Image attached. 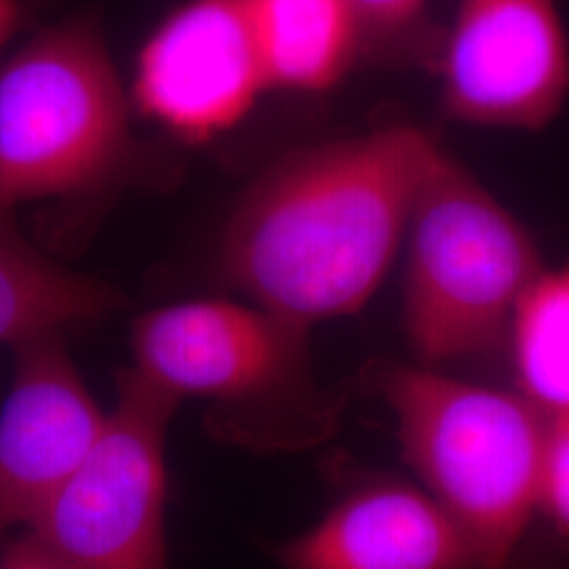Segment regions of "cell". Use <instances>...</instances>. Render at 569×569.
Masks as SVG:
<instances>
[{"instance_id": "obj_1", "label": "cell", "mask_w": 569, "mask_h": 569, "mask_svg": "<svg viewBox=\"0 0 569 569\" xmlns=\"http://www.w3.org/2000/svg\"><path fill=\"white\" fill-rule=\"evenodd\" d=\"M439 152L407 124L289 152L234 207L222 281L306 329L359 312L406 241Z\"/></svg>"}, {"instance_id": "obj_2", "label": "cell", "mask_w": 569, "mask_h": 569, "mask_svg": "<svg viewBox=\"0 0 569 569\" xmlns=\"http://www.w3.org/2000/svg\"><path fill=\"white\" fill-rule=\"evenodd\" d=\"M366 382L395 418L403 460L465 529L481 569H509L540 515L549 418L517 390L420 363H371Z\"/></svg>"}, {"instance_id": "obj_3", "label": "cell", "mask_w": 569, "mask_h": 569, "mask_svg": "<svg viewBox=\"0 0 569 569\" xmlns=\"http://www.w3.org/2000/svg\"><path fill=\"white\" fill-rule=\"evenodd\" d=\"M308 331L251 302L186 300L133 321V369L180 401H211L224 441L300 451L340 422L338 399L315 380Z\"/></svg>"}, {"instance_id": "obj_4", "label": "cell", "mask_w": 569, "mask_h": 569, "mask_svg": "<svg viewBox=\"0 0 569 569\" xmlns=\"http://www.w3.org/2000/svg\"><path fill=\"white\" fill-rule=\"evenodd\" d=\"M131 106L93 21L26 42L0 68V218L119 182L133 161Z\"/></svg>"}, {"instance_id": "obj_5", "label": "cell", "mask_w": 569, "mask_h": 569, "mask_svg": "<svg viewBox=\"0 0 569 569\" xmlns=\"http://www.w3.org/2000/svg\"><path fill=\"white\" fill-rule=\"evenodd\" d=\"M406 239L403 323L418 363L439 369L507 346L515 308L545 266L528 228L443 150Z\"/></svg>"}, {"instance_id": "obj_6", "label": "cell", "mask_w": 569, "mask_h": 569, "mask_svg": "<svg viewBox=\"0 0 569 569\" xmlns=\"http://www.w3.org/2000/svg\"><path fill=\"white\" fill-rule=\"evenodd\" d=\"M180 399L133 367L81 468L28 528L74 569H167V428Z\"/></svg>"}, {"instance_id": "obj_7", "label": "cell", "mask_w": 569, "mask_h": 569, "mask_svg": "<svg viewBox=\"0 0 569 569\" xmlns=\"http://www.w3.org/2000/svg\"><path fill=\"white\" fill-rule=\"evenodd\" d=\"M569 96V41L557 0H458L441 58L453 121L542 129Z\"/></svg>"}, {"instance_id": "obj_8", "label": "cell", "mask_w": 569, "mask_h": 569, "mask_svg": "<svg viewBox=\"0 0 569 569\" xmlns=\"http://www.w3.org/2000/svg\"><path fill=\"white\" fill-rule=\"evenodd\" d=\"M270 91L249 0H186L148 37L131 103L183 142L234 129Z\"/></svg>"}, {"instance_id": "obj_9", "label": "cell", "mask_w": 569, "mask_h": 569, "mask_svg": "<svg viewBox=\"0 0 569 569\" xmlns=\"http://www.w3.org/2000/svg\"><path fill=\"white\" fill-rule=\"evenodd\" d=\"M13 350L16 371L0 407V536L37 521L93 451L108 420L63 336Z\"/></svg>"}, {"instance_id": "obj_10", "label": "cell", "mask_w": 569, "mask_h": 569, "mask_svg": "<svg viewBox=\"0 0 569 569\" xmlns=\"http://www.w3.org/2000/svg\"><path fill=\"white\" fill-rule=\"evenodd\" d=\"M283 569H481L465 529L425 488L371 479L277 549Z\"/></svg>"}, {"instance_id": "obj_11", "label": "cell", "mask_w": 569, "mask_h": 569, "mask_svg": "<svg viewBox=\"0 0 569 569\" xmlns=\"http://www.w3.org/2000/svg\"><path fill=\"white\" fill-rule=\"evenodd\" d=\"M122 305L112 284L51 260L21 237L13 218H0V346L66 336Z\"/></svg>"}, {"instance_id": "obj_12", "label": "cell", "mask_w": 569, "mask_h": 569, "mask_svg": "<svg viewBox=\"0 0 569 569\" xmlns=\"http://www.w3.org/2000/svg\"><path fill=\"white\" fill-rule=\"evenodd\" d=\"M249 2L270 91H327L366 49V28L350 0Z\"/></svg>"}, {"instance_id": "obj_13", "label": "cell", "mask_w": 569, "mask_h": 569, "mask_svg": "<svg viewBox=\"0 0 569 569\" xmlns=\"http://www.w3.org/2000/svg\"><path fill=\"white\" fill-rule=\"evenodd\" d=\"M517 392L549 420L569 418V266L542 270L510 321Z\"/></svg>"}, {"instance_id": "obj_14", "label": "cell", "mask_w": 569, "mask_h": 569, "mask_svg": "<svg viewBox=\"0 0 569 569\" xmlns=\"http://www.w3.org/2000/svg\"><path fill=\"white\" fill-rule=\"evenodd\" d=\"M538 510L555 528L569 536V418L549 420Z\"/></svg>"}, {"instance_id": "obj_15", "label": "cell", "mask_w": 569, "mask_h": 569, "mask_svg": "<svg viewBox=\"0 0 569 569\" xmlns=\"http://www.w3.org/2000/svg\"><path fill=\"white\" fill-rule=\"evenodd\" d=\"M363 21L367 41L376 37H390L416 23L427 0H350Z\"/></svg>"}, {"instance_id": "obj_16", "label": "cell", "mask_w": 569, "mask_h": 569, "mask_svg": "<svg viewBox=\"0 0 569 569\" xmlns=\"http://www.w3.org/2000/svg\"><path fill=\"white\" fill-rule=\"evenodd\" d=\"M0 569H74L58 552L42 545L34 533H23L7 542L0 557Z\"/></svg>"}, {"instance_id": "obj_17", "label": "cell", "mask_w": 569, "mask_h": 569, "mask_svg": "<svg viewBox=\"0 0 569 569\" xmlns=\"http://www.w3.org/2000/svg\"><path fill=\"white\" fill-rule=\"evenodd\" d=\"M20 2L18 0H0V49L13 37L20 23Z\"/></svg>"}]
</instances>
